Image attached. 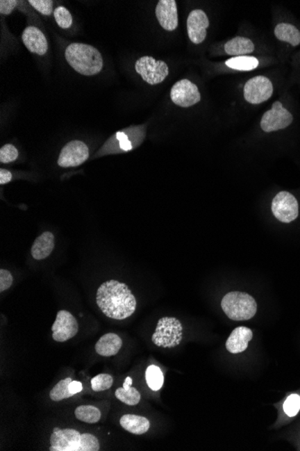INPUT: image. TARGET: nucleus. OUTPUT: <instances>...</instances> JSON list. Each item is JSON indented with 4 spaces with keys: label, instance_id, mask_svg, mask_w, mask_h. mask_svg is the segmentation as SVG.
<instances>
[{
    "label": "nucleus",
    "instance_id": "1",
    "mask_svg": "<svg viewBox=\"0 0 300 451\" xmlns=\"http://www.w3.org/2000/svg\"><path fill=\"white\" fill-rule=\"evenodd\" d=\"M97 304L103 315L115 320H124L135 313L137 301L124 283L109 280L97 292Z\"/></svg>",
    "mask_w": 300,
    "mask_h": 451
},
{
    "label": "nucleus",
    "instance_id": "2",
    "mask_svg": "<svg viewBox=\"0 0 300 451\" xmlns=\"http://www.w3.org/2000/svg\"><path fill=\"white\" fill-rule=\"evenodd\" d=\"M67 63L79 74L92 77L103 69L102 54L90 44L73 42L65 51Z\"/></svg>",
    "mask_w": 300,
    "mask_h": 451
},
{
    "label": "nucleus",
    "instance_id": "3",
    "mask_svg": "<svg viewBox=\"0 0 300 451\" xmlns=\"http://www.w3.org/2000/svg\"><path fill=\"white\" fill-rule=\"evenodd\" d=\"M50 451H98L100 443L96 436L74 429L54 428L50 438Z\"/></svg>",
    "mask_w": 300,
    "mask_h": 451
},
{
    "label": "nucleus",
    "instance_id": "4",
    "mask_svg": "<svg viewBox=\"0 0 300 451\" xmlns=\"http://www.w3.org/2000/svg\"><path fill=\"white\" fill-rule=\"evenodd\" d=\"M222 310L229 319L234 321H247L252 319L257 312L255 298L240 291L229 292L222 300Z\"/></svg>",
    "mask_w": 300,
    "mask_h": 451
},
{
    "label": "nucleus",
    "instance_id": "5",
    "mask_svg": "<svg viewBox=\"0 0 300 451\" xmlns=\"http://www.w3.org/2000/svg\"><path fill=\"white\" fill-rule=\"evenodd\" d=\"M145 138L144 127H131L117 132L103 145L100 154H120L133 150L140 145Z\"/></svg>",
    "mask_w": 300,
    "mask_h": 451
},
{
    "label": "nucleus",
    "instance_id": "6",
    "mask_svg": "<svg viewBox=\"0 0 300 451\" xmlns=\"http://www.w3.org/2000/svg\"><path fill=\"white\" fill-rule=\"evenodd\" d=\"M183 339V325L174 317H163L159 319L152 341L158 347L172 349L178 346Z\"/></svg>",
    "mask_w": 300,
    "mask_h": 451
},
{
    "label": "nucleus",
    "instance_id": "7",
    "mask_svg": "<svg viewBox=\"0 0 300 451\" xmlns=\"http://www.w3.org/2000/svg\"><path fill=\"white\" fill-rule=\"evenodd\" d=\"M294 119L293 113L285 104L277 100L272 104L271 109L263 114L260 126L266 133L278 132L292 126Z\"/></svg>",
    "mask_w": 300,
    "mask_h": 451
},
{
    "label": "nucleus",
    "instance_id": "8",
    "mask_svg": "<svg viewBox=\"0 0 300 451\" xmlns=\"http://www.w3.org/2000/svg\"><path fill=\"white\" fill-rule=\"evenodd\" d=\"M272 213L275 219L283 224H290L299 218L300 205L298 198L292 192H278L272 201Z\"/></svg>",
    "mask_w": 300,
    "mask_h": 451
},
{
    "label": "nucleus",
    "instance_id": "9",
    "mask_svg": "<svg viewBox=\"0 0 300 451\" xmlns=\"http://www.w3.org/2000/svg\"><path fill=\"white\" fill-rule=\"evenodd\" d=\"M135 71L144 81L152 86L162 83L169 75L167 64L151 56L140 58L135 63Z\"/></svg>",
    "mask_w": 300,
    "mask_h": 451
},
{
    "label": "nucleus",
    "instance_id": "10",
    "mask_svg": "<svg viewBox=\"0 0 300 451\" xmlns=\"http://www.w3.org/2000/svg\"><path fill=\"white\" fill-rule=\"evenodd\" d=\"M274 93V85L266 76H256L250 79L244 87V97L252 105L268 101Z\"/></svg>",
    "mask_w": 300,
    "mask_h": 451
},
{
    "label": "nucleus",
    "instance_id": "11",
    "mask_svg": "<svg viewBox=\"0 0 300 451\" xmlns=\"http://www.w3.org/2000/svg\"><path fill=\"white\" fill-rule=\"evenodd\" d=\"M171 100L181 108H190L201 101L199 88L189 79H181L174 85L170 91Z\"/></svg>",
    "mask_w": 300,
    "mask_h": 451
},
{
    "label": "nucleus",
    "instance_id": "12",
    "mask_svg": "<svg viewBox=\"0 0 300 451\" xmlns=\"http://www.w3.org/2000/svg\"><path fill=\"white\" fill-rule=\"evenodd\" d=\"M90 158V150L85 142L74 140L61 149L58 165L61 167H78Z\"/></svg>",
    "mask_w": 300,
    "mask_h": 451
},
{
    "label": "nucleus",
    "instance_id": "13",
    "mask_svg": "<svg viewBox=\"0 0 300 451\" xmlns=\"http://www.w3.org/2000/svg\"><path fill=\"white\" fill-rule=\"evenodd\" d=\"M51 331L55 341L65 343L78 334V321L68 311L60 310L57 313L53 325L51 326Z\"/></svg>",
    "mask_w": 300,
    "mask_h": 451
},
{
    "label": "nucleus",
    "instance_id": "14",
    "mask_svg": "<svg viewBox=\"0 0 300 451\" xmlns=\"http://www.w3.org/2000/svg\"><path fill=\"white\" fill-rule=\"evenodd\" d=\"M209 26V17L201 9H195L189 14L188 19V36L194 44H201L206 39L207 29Z\"/></svg>",
    "mask_w": 300,
    "mask_h": 451
},
{
    "label": "nucleus",
    "instance_id": "15",
    "mask_svg": "<svg viewBox=\"0 0 300 451\" xmlns=\"http://www.w3.org/2000/svg\"><path fill=\"white\" fill-rule=\"evenodd\" d=\"M156 16L162 28L174 31L178 26V11L174 0H160L156 8Z\"/></svg>",
    "mask_w": 300,
    "mask_h": 451
},
{
    "label": "nucleus",
    "instance_id": "16",
    "mask_svg": "<svg viewBox=\"0 0 300 451\" xmlns=\"http://www.w3.org/2000/svg\"><path fill=\"white\" fill-rule=\"evenodd\" d=\"M275 38L286 47L297 48L300 45V28L297 24L288 21H280L275 24Z\"/></svg>",
    "mask_w": 300,
    "mask_h": 451
},
{
    "label": "nucleus",
    "instance_id": "17",
    "mask_svg": "<svg viewBox=\"0 0 300 451\" xmlns=\"http://www.w3.org/2000/svg\"><path fill=\"white\" fill-rule=\"evenodd\" d=\"M22 40L26 47L32 54L44 56L48 51V41L44 33L38 27L27 26L24 30Z\"/></svg>",
    "mask_w": 300,
    "mask_h": 451
},
{
    "label": "nucleus",
    "instance_id": "18",
    "mask_svg": "<svg viewBox=\"0 0 300 451\" xmlns=\"http://www.w3.org/2000/svg\"><path fill=\"white\" fill-rule=\"evenodd\" d=\"M253 339V331L246 326H240L232 331L226 343V348L232 354L244 352Z\"/></svg>",
    "mask_w": 300,
    "mask_h": 451
},
{
    "label": "nucleus",
    "instance_id": "19",
    "mask_svg": "<svg viewBox=\"0 0 300 451\" xmlns=\"http://www.w3.org/2000/svg\"><path fill=\"white\" fill-rule=\"evenodd\" d=\"M55 247V237L50 231H45L36 238L31 249V254L35 260L42 261L51 254Z\"/></svg>",
    "mask_w": 300,
    "mask_h": 451
},
{
    "label": "nucleus",
    "instance_id": "20",
    "mask_svg": "<svg viewBox=\"0 0 300 451\" xmlns=\"http://www.w3.org/2000/svg\"><path fill=\"white\" fill-rule=\"evenodd\" d=\"M122 347L120 336L115 334H106L100 338L96 344V352L98 355L112 356L117 354Z\"/></svg>",
    "mask_w": 300,
    "mask_h": 451
},
{
    "label": "nucleus",
    "instance_id": "21",
    "mask_svg": "<svg viewBox=\"0 0 300 451\" xmlns=\"http://www.w3.org/2000/svg\"><path fill=\"white\" fill-rule=\"evenodd\" d=\"M122 428L135 435L145 434L150 428V422L146 417L135 414H125L120 420Z\"/></svg>",
    "mask_w": 300,
    "mask_h": 451
},
{
    "label": "nucleus",
    "instance_id": "22",
    "mask_svg": "<svg viewBox=\"0 0 300 451\" xmlns=\"http://www.w3.org/2000/svg\"><path fill=\"white\" fill-rule=\"evenodd\" d=\"M255 49L252 40L240 36L229 40L225 44L226 53L235 57L246 56V54L253 53Z\"/></svg>",
    "mask_w": 300,
    "mask_h": 451
},
{
    "label": "nucleus",
    "instance_id": "23",
    "mask_svg": "<svg viewBox=\"0 0 300 451\" xmlns=\"http://www.w3.org/2000/svg\"><path fill=\"white\" fill-rule=\"evenodd\" d=\"M260 62L253 56H238L226 60V65L228 68L238 69V71H253L259 66Z\"/></svg>",
    "mask_w": 300,
    "mask_h": 451
},
{
    "label": "nucleus",
    "instance_id": "24",
    "mask_svg": "<svg viewBox=\"0 0 300 451\" xmlns=\"http://www.w3.org/2000/svg\"><path fill=\"white\" fill-rule=\"evenodd\" d=\"M76 418L81 422L90 423H97L99 422L102 413L97 407L93 405H81L75 410Z\"/></svg>",
    "mask_w": 300,
    "mask_h": 451
},
{
    "label": "nucleus",
    "instance_id": "25",
    "mask_svg": "<svg viewBox=\"0 0 300 451\" xmlns=\"http://www.w3.org/2000/svg\"><path fill=\"white\" fill-rule=\"evenodd\" d=\"M146 381L150 389L158 391L164 385V374L158 366H149L146 370Z\"/></svg>",
    "mask_w": 300,
    "mask_h": 451
},
{
    "label": "nucleus",
    "instance_id": "26",
    "mask_svg": "<svg viewBox=\"0 0 300 451\" xmlns=\"http://www.w3.org/2000/svg\"><path fill=\"white\" fill-rule=\"evenodd\" d=\"M72 377H67L65 379L60 380L56 386H54L50 392V398L54 402H60L64 399L72 397L73 395L69 390L70 383L72 382Z\"/></svg>",
    "mask_w": 300,
    "mask_h": 451
},
{
    "label": "nucleus",
    "instance_id": "27",
    "mask_svg": "<svg viewBox=\"0 0 300 451\" xmlns=\"http://www.w3.org/2000/svg\"><path fill=\"white\" fill-rule=\"evenodd\" d=\"M115 396L118 400H120L125 404L131 405V407H134V405L139 404L140 399H142L140 393L135 388H133V386L128 388H120L116 389Z\"/></svg>",
    "mask_w": 300,
    "mask_h": 451
},
{
    "label": "nucleus",
    "instance_id": "28",
    "mask_svg": "<svg viewBox=\"0 0 300 451\" xmlns=\"http://www.w3.org/2000/svg\"><path fill=\"white\" fill-rule=\"evenodd\" d=\"M113 377L109 374H99L91 380V388L94 392L106 391L112 388Z\"/></svg>",
    "mask_w": 300,
    "mask_h": 451
},
{
    "label": "nucleus",
    "instance_id": "29",
    "mask_svg": "<svg viewBox=\"0 0 300 451\" xmlns=\"http://www.w3.org/2000/svg\"><path fill=\"white\" fill-rule=\"evenodd\" d=\"M55 21L62 29H68L72 26L73 18L70 12L63 6H60L53 12Z\"/></svg>",
    "mask_w": 300,
    "mask_h": 451
},
{
    "label": "nucleus",
    "instance_id": "30",
    "mask_svg": "<svg viewBox=\"0 0 300 451\" xmlns=\"http://www.w3.org/2000/svg\"><path fill=\"white\" fill-rule=\"evenodd\" d=\"M283 410L288 416H296L300 411V396L296 394L290 395L283 404Z\"/></svg>",
    "mask_w": 300,
    "mask_h": 451
},
{
    "label": "nucleus",
    "instance_id": "31",
    "mask_svg": "<svg viewBox=\"0 0 300 451\" xmlns=\"http://www.w3.org/2000/svg\"><path fill=\"white\" fill-rule=\"evenodd\" d=\"M28 3L44 16H51L54 12L53 1L51 0H29Z\"/></svg>",
    "mask_w": 300,
    "mask_h": 451
},
{
    "label": "nucleus",
    "instance_id": "32",
    "mask_svg": "<svg viewBox=\"0 0 300 451\" xmlns=\"http://www.w3.org/2000/svg\"><path fill=\"white\" fill-rule=\"evenodd\" d=\"M19 152L13 145H6L0 149V161L1 163H13L18 158Z\"/></svg>",
    "mask_w": 300,
    "mask_h": 451
},
{
    "label": "nucleus",
    "instance_id": "33",
    "mask_svg": "<svg viewBox=\"0 0 300 451\" xmlns=\"http://www.w3.org/2000/svg\"><path fill=\"white\" fill-rule=\"evenodd\" d=\"M14 277L7 270H0V292L7 291L13 284Z\"/></svg>",
    "mask_w": 300,
    "mask_h": 451
},
{
    "label": "nucleus",
    "instance_id": "34",
    "mask_svg": "<svg viewBox=\"0 0 300 451\" xmlns=\"http://www.w3.org/2000/svg\"><path fill=\"white\" fill-rule=\"evenodd\" d=\"M17 4V0H1L0 1V13L5 16L10 15Z\"/></svg>",
    "mask_w": 300,
    "mask_h": 451
},
{
    "label": "nucleus",
    "instance_id": "35",
    "mask_svg": "<svg viewBox=\"0 0 300 451\" xmlns=\"http://www.w3.org/2000/svg\"><path fill=\"white\" fill-rule=\"evenodd\" d=\"M13 175L8 170L1 169L0 170V184L5 185L12 181Z\"/></svg>",
    "mask_w": 300,
    "mask_h": 451
},
{
    "label": "nucleus",
    "instance_id": "36",
    "mask_svg": "<svg viewBox=\"0 0 300 451\" xmlns=\"http://www.w3.org/2000/svg\"><path fill=\"white\" fill-rule=\"evenodd\" d=\"M82 389L83 386L81 382H79V381L73 380L72 382L70 383L69 390L73 395L78 394V393H81L82 391Z\"/></svg>",
    "mask_w": 300,
    "mask_h": 451
},
{
    "label": "nucleus",
    "instance_id": "37",
    "mask_svg": "<svg viewBox=\"0 0 300 451\" xmlns=\"http://www.w3.org/2000/svg\"><path fill=\"white\" fill-rule=\"evenodd\" d=\"M131 385H133V379H131V377H126V379H125L122 388H131Z\"/></svg>",
    "mask_w": 300,
    "mask_h": 451
},
{
    "label": "nucleus",
    "instance_id": "38",
    "mask_svg": "<svg viewBox=\"0 0 300 451\" xmlns=\"http://www.w3.org/2000/svg\"><path fill=\"white\" fill-rule=\"evenodd\" d=\"M299 63H300V54H299Z\"/></svg>",
    "mask_w": 300,
    "mask_h": 451
}]
</instances>
